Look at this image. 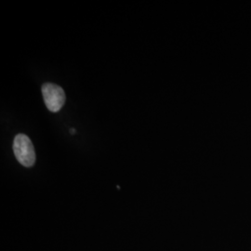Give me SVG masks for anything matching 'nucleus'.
I'll list each match as a JSON object with an SVG mask.
<instances>
[{
    "label": "nucleus",
    "mask_w": 251,
    "mask_h": 251,
    "mask_svg": "<svg viewBox=\"0 0 251 251\" xmlns=\"http://www.w3.org/2000/svg\"><path fill=\"white\" fill-rule=\"evenodd\" d=\"M42 95L46 106L52 113L59 112L65 103L66 97L63 89L52 83H45L42 86Z\"/></svg>",
    "instance_id": "obj_2"
},
{
    "label": "nucleus",
    "mask_w": 251,
    "mask_h": 251,
    "mask_svg": "<svg viewBox=\"0 0 251 251\" xmlns=\"http://www.w3.org/2000/svg\"><path fill=\"white\" fill-rule=\"evenodd\" d=\"M13 152L19 163L30 168L36 163V152L29 137L25 134L16 135L13 141Z\"/></svg>",
    "instance_id": "obj_1"
},
{
    "label": "nucleus",
    "mask_w": 251,
    "mask_h": 251,
    "mask_svg": "<svg viewBox=\"0 0 251 251\" xmlns=\"http://www.w3.org/2000/svg\"><path fill=\"white\" fill-rule=\"evenodd\" d=\"M70 132H71L72 134H75V128H72V129L70 130Z\"/></svg>",
    "instance_id": "obj_3"
}]
</instances>
